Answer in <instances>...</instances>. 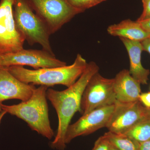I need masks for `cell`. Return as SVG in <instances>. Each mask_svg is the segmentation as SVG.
Instances as JSON below:
<instances>
[{
  "mask_svg": "<svg viewBox=\"0 0 150 150\" xmlns=\"http://www.w3.org/2000/svg\"><path fill=\"white\" fill-rule=\"evenodd\" d=\"M141 42L144 51H146L150 54V36Z\"/></svg>",
  "mask_w": 150,
  "mask_h": 150,
  "instance_id": "44dd1931",
  "label": "cell"
},
{
  "mask_svg": "<svg viewBox=\"0 0 150 150\" xmlns=\"http://www.w3.org/2000/svg\"><path fill=\"white\" fill-rule=\"evenodd\" d=\"M70 4L83 12L87 9L106 0H67Z\"/></svg>",
  "mask_w": 150,
  "mask_h": 150,
  "instance_id": "e0dca14e",
  "label": "cell"
},
{
  "mask_svg": "<svg viewBox=\"0 0 150 150\" xmlns=\"http://www.w3.org/2000/svg\"><path fill=\"white\" fill-rule=\"evenodd\" d=\"M88 64L86 59L81 54H78L74 62L69 66L34 70L28 69L20 66L5 68L14 76L25 83L47 87L62 85L68 88L77 81Z\"/></svg>",
  "mask_w": 150,
  "mask_h": 150,
  "instance_id": "7a4b0ae2",
  "label": "cell"
},
{
  "mask_svg": "<svg viewBox=\"0 0 150 150\" xmlns=\"http://www.w3.org/2000/svg\"><path fill=\"white\" fill-rule=\"evenodd\" d=\"M110 144H110V150H119L117 148H116L114 146H113L111 143H110Z\"/></svg>",
  "mask_w": 150,
  "mask_h": 150,
  "instance_id": "484cf974",
  "label": "cell"
},
{
  "mask_svg": "<svg viewBox=\"0 0 150 150\" xmlns=\"http://www.w3.org/2000/svg\"><path fill=\"white\" fill-rule=\"evenodd\" d=\"M113 80V88L117 101L132 103L139 100L141 84L130 74L129 70H122Z\"/></svg>",
  "mask_w": 150,
  "mask_h": 150,
  "instance_id": "7c38bea8",
  "label": "cell"
},
{
  "mask_svg": "<svg viewBox=\"0 0 150 150\" xmlns=\"http://www.w3.org/2000/svg\"><path fill=\"white\" fill-rule=\"evenodd\" d=\"M147 119V108L139 100L122 103L116 100L112 115L106 128L108 131L123 134L137 123Z\"/></svg>",
  "mask_w": 150,
  "mask_h": 150,
  "instance_id": "ba28073f",
  "label": "cell"
},
{
  "mask_svg": "<svg viewBox=\"0 0 150 150\" xmlns=\"http://www.w3.org/2000/svg\"><path fill=\"white\" fill-rule=\"evenodd\" d=\"M35 88L34 85L23 82L5 67H0V102L13 99L26 101Z\"/></svg>",
  "mask_w": 150,
  "mask_h": 150,
  "instance_id": "8fae6325",
  "label": "cell"
},
{
  "mask_svg": "<svg viewBox=\"0 0 150 150\" xmlns=\"http://www.w3.org/2000/svg\"><path fill=\"white\" fill-rule=\"evenodd\" d=\"M114 107L115 104L97 108L82 115L74 124H70L65 135L66 144L76 137L86 136L106 127Z\"/></svg>",
  "mask_w": 150,
  "mask_h": 150,
  "instance_id": "30bf717a",
  "label": "cell"
},
{
  "mask_svg": "<svg viewBox=\"0 0 150 150\" xmlns=\"http://www.w3.org/2000/svg\"><path fill=\"white\" fill-rule=\"evenodd\" d=\"M147 119L150 120V108H147Z\"/></svg>",
  "mask_w": 150,
  "mask_h": 150,
  "instance_id": "d4e9b609",
  "label": "cell"
},
{
  "mask_svg": "<svg viewBox=\"0 0 150 150\" xmlns=\"http://www.w3.org/2000/svg\"><path fill=\"white\" fill-rule=\"evenodd\" d=\"M7 112L5 110H3L2 112L1 113V115H0V124H1V121L2 119L4 116L6 114Z\"/></svg>",
  "mask_w": 150,
  "mask_h": 150,
  "instance_id": "cb8c5ba5",
  "label": "cell"
},
{
  "mask_svg": "<svg viewBox=\"0 0 150 150\" xmlns=\"http://www.w3.org/2000/svg\"><path fill=\"white\" fill-rule=\"evenodd\" d=\"M2 105V102H0V115H1V113L3 111Z\"/></svg>",
  "mask_w": 150,
  "mask_h": 150,
  "instance_id": "4316f807",
  "label": "cell"
},
{
  "mask_svg": "<svg viewBox=\"0 0 150 150\" xmlns=\"http://www.w3.org/2000/svg\"><path fill=\"white\" fill-rule=\"evenodd\" d=\"M123 134L139 143L149 141L150 140V120L141 121Z\"/></svg>",
  "mask_w": 150,
  "mask_h": 150,
  "instance_id": "2e32d148",
  "label": "cell"
},
{
  "mask_svg": "<svg viewBox=\"0 0 150 150\" xmlns=\"http://www.w3.org/2000/svg\"><path fill=\"white\" fill-rule=\"evenodd\" d=\"M66 62L56 59L54 54L45 50L24 49L16 53L2 55L0 67L28 66L35 69L67 66Z\"/></svg>",
  "mask_w": 150,
  "mask_h": 150,
  "instance_id": "9c48e42d",
  "label": "cell"
},
{
  "mask_svg": "<svg viewBox=\"0 0 150 150\" xmlns=\"http://www.w3.org/2000/svg\"><path fill=\"white\" fill-rule=\"evenodd\" d=\"M43 21L51 34L55 33L76 15L83 13L67 0H27Z\"/></svg>",
  "mask_w": 150,
  "mask_h": 150,
  "instance_id": "5b68a950",
  "label": "cell"
},
{
  "mask_svg": "<svg viewBox=\"0 0 150 150\" xmlns=\"http://www.w3.org/2000/svg\"><path fill=\"white\" fill-rule=\"evenodd\" d=\"M143 11L137 21L140 22L150 18V0H142Z\"/></svg>",
  "mask_w": 150,
  "mask_h": 150,
  "instance_id": "d6986e66",
  "label": "cell"
},
{
  "mask_svg": "<svg viewBox=\"0 0 150 150\" xmlns=\"http://www.w3.org/2000/svg\"><path fill=\"white\" fill-rule=\"evenodd\" d=\"M110 144L107 138L103 135L96 140L92 150H110Z\"/></svg>",
  "mask_w": 150,
  "mask_h": 150,
  "instance_id": "ac0fdd59",
  "label": "cell"
},
{
  "mask_svg": "<svg viewBox=\"0 0 150 150\" xmlns=\"http://www.w3.org/2000/svg\"><path fill=\"white\" fill-rule=\"evenodd\" d=\"M99 70L96 63L90 62L82 74L71 86L62 91L51 88L47 90V98L56 110L59 120L56 137L51 142V148L57 150H65L67 129L75 113L81 112V101L84 91L89 81Z\"/></svg>",
  "mask_w": 150,
  "mask_h": 150,
  "instance_id": "6da1fadb",
  "label": "cell"
},
{
  "mask_svg": "<svg viewBox=\"0 0 150 150\" xmlns=\"http://www.w3.org/2000/svg\"><path fill=\"white\" fill-rule=\"evenodd\" d=\"M14 0L0 2V54L16 53L23 49L25 39L16 25Z\"/></svg>",
  "mask_w": 150,
  "mask_h": 150,
  "instance_id": "52a82bcc",
  "label": "cell"
},
{
  "mask_svg": "<svg viewBox=\"0 0 150 150\" xmlns=\"http://www.w3.org/2000/svg\"><path fill=\"white\" fill-rule=\"evenodd\" d=\"M13 16L18 29L29 44H39L43 50L54 54L50 44L51 33L27 0H14Z\"/></svg>",
  "mask_w": 150,
  "mask_h": 150,
  "instance_id": "277c9868",
  "label": "cell"
},
{
  "mask_svg": "<svg viewBox=\"0 0 150 150\" xmlns=\"http://www.w3.org/2000/svg\"><path fill=\"white\" fill-rule=\"evenodd\" d=\"M139 150H150V140L140 143Z\"/></svg>",
  "mask_w": 150,
  "mask_h": 150,
  "instance_id": "603a6c76",
  "label": "cell"
},
{
  "mask_svg": "<svg viewBox=\"0 0 150 150\" xmlns=\"http://www.w3.org/2000/svg\"><path fill=\"white\" fill-rule=\"evenodd\" d=\"M103 135L119 150H139L140 143L124 134H115L108 131Z\"/></svg>",
  "mask_w": 150,
  "mask_h": 150,
  "instance_id": "9a60e30c",
  "label": "cell"
},
{
  "mask_svg": "<svg viewBox=\"0 0 150 150\" xmlns=\"http://www.w3.org/2000/svg\"><path fill=\"white\" fill-rule=\"evenodd\" d=\"M48 87L40 86L35 89L30 98L18 104H2L3 110L23 120L33 131L51 140L54 137L48 115L46 93Z\"/></svg>",
  "mask_w": 150,
  "mask_h": 150,
  "instance_id": "3957f363",
  "label": "cell"
},
{
  "mask_svg": "<svg viewBox=\"0 0 150 150\" xmlns=\"http://www.w3.org/2000/svg\"><path fill=\"white\" fill-rule=\"evenodd\" d=\"M125 46L130 60L129 73L140 84H147L150 70L145 69L142 63V54L144 51L141 42L120 38Z\"/></svg>",
  "mask_w": 150,
  "mask_h": 150,
  "instance_id": "4fadbf2b",
  "label": "cell"
},
{
  "mask_svg": "<svg viewBox=\"0 0 150 150\" xmlns=\"http://www.w3.org/2000/svg\"><path fill=\"white\" fill-rule=\"evenodd\" d=\"M107 32L113 36L142 42L150 36L139 22L130 19L122 21L117 24L111 25L107 28Z\"/></svg>",
  "mask_w": 150,
  "mask_h": 150,
  "instance_id": "5bb4252c",
  "label": "cell"
},
{
  "mask_svg": "<svg viewBox=\"0 0 150 150\" xmlns=\"http://www.w3.org/2000/svg\"><path fill=\"white\" fill-rule=\"evenodd\" d=\"M139 100L147 108H150V91L141 93Z\"/></svg>",
  "mask_w": 150,
  "mask_h": 150,
  "instance_id": "ffe728a7",
  "label": "cell"
},
{
  "mask_svg": "<svg viewBox=\"0 0 150 150\" xmlns=\"http://www.w3.org/2000/svg\"><path fill=\"white\" fill-rule=\"evenodd\" d=\"M2 59V55L0 54V64H1V60Z\"/></svg>",
  "mask_w": 150,
  "mask_h": 150,
  "instance_id": "83f0119b",
  "label": "cell"
},
{
  "mask_svg": "<svg viewBox=\"0 0 150 150\" xmlns=\"http://www.w3.org/2000/svg\"><path fill=\"white\" fill-rule=\"evenodd\" d=\"M139 22L145 30L150 33V18Z\"/></svg>",
  "mask_w": 150,
  "mask_h": 150,
  "instance_id": "7402d4cb",
  "label": "cell"
},
{
  "mask_svg": "<svg viewBox=\"0 0 150 150\" xmlns=\"http://www.w3.org/2000/svg\"><path fill=\"white\" fill-rule=\"evenodd\" d=\"M113 79H107L99 72L93 75L83 94L81 101L82 115L100 108L115 104L116 100L113 88Z\"/></svg>",
  "mask_w": 150,
  "mask_h": 150,
  "instance_id": "8992f818",
  "label": "cell"
}]
</instances>
